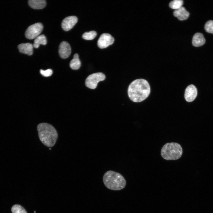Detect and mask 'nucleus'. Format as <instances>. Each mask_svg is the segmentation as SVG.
Here are the masks:
<instances>
[{
  "instance_id": "f257e3e1",
  "label": "nucleus",
  "mask_w": 213,
  "mask_h": 213,
  "mask_svg": "<svg viewBox=\"0 0 213 213\" xmlns=\"http://www.w3.org/2000/svg\"><path fill=\"white\" fill-rule=\"evenodd\" d=\"M150 92L149 84L143 79H136L129 85L128 91V96L134 102H141L146 99Z\"/></svg>"
},
{
  "instance_id": "f03ea898",
  "label": "nucleus",
  "mask_w": 213,
  "mask_h": 213,
  "mask_svg": "<svg viewBox=\"0 0 213 213\" xmlns=\"http://www.w3.org/2000/svg\"><path fill=\"white\" fill-rule=\"evenodd\" d=\"M37 129L40 140L46 146L51 147L56 143L58 135L53 126L46 123L39 124Z\"/></svg>"
},
{
  "instance_id": "7ed1b4c3",
  "label": "nucleus",
  "mask_w": 213,
  "mask_h": 213,
  "mask_svg": "<svg viewBox=\"0 0 213 213\" xmlns=\"http://www.w3.org/2000/svg\"><path fill=\"white\" fill-rule=\"evenodd\" d=\"M103 180L105 186L108 189L119 190L124 188L126 181L123 177L119 173L109 170L104 174Z\"/></svg>"
},
{
  "instance_id": "20e7f679",
  "label": "nucleus",
  "mask_w": 213,
  "mask_h": 213,
  "mask_svg": "<svg viewBox=\"0 0 213 213\" xmlns=\"http://www.w3.org/2000/svg\"><path fill=\"white\" fill-rule=\"evenodd\" d=\"M182 153L181 146L175 142L166 143L162 148L161 152L162 157L167 160L178 159L181 156Z\"/></svg>"
},
{
  "instance_id": "39448f33",
  "label": "nucleus",
  "mask_w": 213,
  "mask_h": 213,
  "mask_svg": "<svg viewBox=\"0 0 213 213\" xmlns=\"http://www.w3.org/2000/svg\"><path fill=\"white\" fill-rule=\"evenodd\" d=\"M106 78L104 74L102 72H97L89 75L85 80V85L88 88L91 89L95 88L98 83L104 80Z\"/></svg>"
},
{
  "instance_id": "423d86ee",
  "label": "nucleus",
  "mask_w": 213,
  "mask_h": 213,
  "mask_svg": "<svg viewBox=\"0 0 213 213\" xmlns=\"http://www.w3.org/2000/svg\"><path fill=\"white\" fill-rule=\"evenodd\" d=\"M43 29V26L41 23H37L29 26L25 33L26 37L29 39L35 38L39 36Z\"/></svg>"
},
{
  "instance_id": "0eeeda50",
  "label": "nucleus",
  "mask_w": 213,
  "mask_h": 213,
  "mask_svg": "<svg viewBox=\"0 0 213 213\" xmlns=\"http://www.w3.org/2000/svg\"><path fill=\"white\" fill-rule=\"evenodd\" d=\"M114 41V39L110 34L104 33L99 37L97 41V45L100 48L104 49L112 44Z\"/></svg>"
},
{
  "instance_id": "6e6552de",
  "label": "nucleus",
  "mask_w": 213,
  "mask_h": 213,
  "mask_svg": "<svg viewBox=\"0 0 213 213\" xmlns=\"http://www.w3.org/2000/svg\"><path fill=\"white\" fill-rule=\"evenodd\" d=\"M78 18L75 16L67 17L64 18L62 23V29L65 31L71 30L78 21Z\"/></svg>"
},
{
  "instance_id": "1a4fd4ad",
  "label": "nucleus",
  "mask_w": 213,
  "mask_h": 213,
  "mask_svg": "<svg viewBox=\"0 0 213 213\" xmlns=\"http://www.w3.org/2000/svg\"><path fill=\"white\" fill-rule=\"evenodd\" d=\"M197 94V91L196 87L193 85H188L186 88L184 97L186 101L191 102L196 98Z\"/></svg>"
},
{
  "instance_id": "9d476101",
  "label": "nucleus",
  "mask_w": 213,
  "mask_h": 213,
  "mask_svg": "<svg viewBox=\"0 0 213 213\" xmlns=\"http://www.w3.org/2000/svg\"><path fill=\"white\" fill-rule=\"evenodd\" d=\"M59 53L62 59H66L69 57L71 53V48L67 42L63 41L61 43L59 46Z\"/></svg>"
},
{
  "instance_id": "9b49d317",
  "label": "nucleus",
  "mask_w": 213,
  "mask_h": 213,
  "mask_svg": "<svg viewBox=\"0 0 213 213\" xmlns=\"http://www.w3.org/2000/svg\"><path fill=\"white\" fill-rule=\"evenodd\" d=\"M33 45L29 43H21L17 46L20 52L29 56L33 54Z\"/></svg>"
},
{
  "instance_id": "f8f14e48",
  "label": "nucleus",
  "mask_w": 213,
  "mask_h": 213,
  "mask_svg": "<svg viewBox=\"0 0 213 213\" xmlns=\"http://www.w3.org/2000/svg\"><path fill=\"white\" fill-rule=\"evenodd\" d=\"M173 14L179 20H183L188 19L189 16V13L184 7L182 6L179 8L175 10Z\"/></svg>"
},
{
  "instance_id": "ddd939ff",
  "label": "nucleus",
  "mask_w": 213,
  "mask_h": 213,
  "mask_svg": "<svg viewBox=\"0 0 213 213\" xmlns=\"http://www.w3.org/2000/svg\"><path fill=\"white\" fill-rule=\"evenodd\" d=\"M205 42V39L203 34L201 33H196L193 37L192 43L194 46L199 47L202 46Z\"/></svg>"
},
{
  "instance_id": "4468645a",
  "label": "nucleus",
  "mask_w": 213,
  "mask_h": 213,
  "mask_svg": "<svg viewBox=\"0 0 213 213\" xmlns=\"http://www.w3.org/2000/svg\"><path fill=\"white\" fill-rule=\"evenodd\" d=\"M29 6L35 9H41L44 8L46 5L44 0H29L28 1Z\"/></svg>"
},
{
  "instance_id": "2eb2a0df",
  "label": "nucleus",
  "mask_w": 213,
  "mask_h": 213,
  "mask_svg": "<svg viewBox=\"0 0 213 213\" xmlns=\"http://www.w3.org/2000/svg\"><path fill=\"white\" fill-rule=\"evenodd\" d=\"M70 65L71 68L74 70H78L80 68L81 62L77 54H75L74 55L73 59L70 62Z\"/></svg>"
},
{
  "instance_id": "dca6fc26",
  "label": "nucleus",
  "mask_w": 213,
  "mask_h": 213,
  "mask_svg": "<svg viewBox=\"0 0 213 213\" xmlns=\"http://www.w3.org/2000/svg\"><path fill=\"white\" fill-rule=\"evenodd\" d=\"M47 43V40L45 36L44 35H41L35 38L33 46L35 48H37L39 47L40 44L45 45Z\"/></svg>"
},
{
  "instance_id": "f3484780",
  "label": "nucleus",
  "mask_w": 213,
  "mask_h": 213,
  "mask_svg": "<svg viewBox=\"0 0 213 213\" xmlns=\"http://www.w3.org/2000/svg\"><path fill=\"white\" fill-rule=\"evenodd\" d=\"M183 4V0H174L170 2L169 6L170 8L176 10L182 7Z\"/></svg>"
},
{
  "instance_id": "a211bd4d",
  "label": "nucleus",
  "mask_w": 213,
  "mask_h": 213,
  "mask_svg": "<svg viewBox=\"0 0 213 213\" xmlns=\"http://www.w3.org/2000/svg\"><path fill=\"white\" fill-rule=\"evenodd\" d=\"M96 35V32L93 30L84 33L82 35V38L85 40H91L94 39Z\"/></svg>"
},
{
  "instance_id": "6ab92c4d",
  "label": "nucleus",
  "mask_w": 213,
  "mask_h": 213,
  "mask_svg": "<svg viewBox=\"0 0 213 213\" xmlns=\"http://www.w3.org/2000/svg\"><path fill=\"white\" fill-rule=\"evenodd\" d=\"M12 213H27L25 210L21 206L16 204L11 208Z\"/></svg>"
},
{
  "instance_id": "aec40b11",
  "label": "nucleus",
  "mask_w": 213,
  "mask_h": 213,
  "mask_svg": "<svg viewBox=\"0 0 213 213\" xmlns=\"http://www.w3.org/2000/svg\"><path fill=\"white\" fill-rule=\"evenodd\" d=\"M204 28L206 32L213 34V21H207L205 25Z\"/></svg>"
},
{
  "instance_id": "412c9836",
  "label": "nucleus",
  "mask_w": 213,
  "mask_h": 213,
  "mask_svg": "<svg viewBox=\"0 0 213 213\" xmlns=\"http://www.w3.org/2000/svg\"><path fill=\"white\" fill-rule=\"evenodd\" d=\"M40 72L43 76L47 77L51 75L53 71L51 69H48L45 70L41 69L40 70Z\"/></svg>"
},
{
  "instance_id": "4be33fe9",
  "label": "nucleus",
  "mask_w": 213,
  "mask_h": 213,
  "mask_svg": "<svg viewBox=\"0 0 213 213\" xmlns=\"http://www.w3.org/2000/svg\"><path fill=\"white\" fill-rule=\"evenodd\" d=\"M51 148H49V150H51Z\"/></svg>"
},
{
  "instance_id": "5701e85b",
  "label": "nucleus",
  "mask_w": 213,
  "mask_h": 213,
  "mask_svg": "<svg viewBox=\"0 0 213 213\" xmlns=\"http://www.w3.org/2000/svg\"><path fill=\"white\" fill-rule=\"evenodd\" d=\"M35 212H36L34 211V213H35Z\"/></svg>"
}]
</instances>
